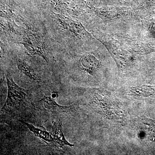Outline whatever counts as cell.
I'll return each instance as SVG.
<instances>
[{
    "mask_svg": "<svg viewBox=\"0 0 155 155\" xmlns=\"http://www.w3.org/2000/svg\"><path fill=\"white\" fill-rule=\"evenodd\" d=\"M6 77L8 92L7 101L2 109L5 111L9 110L22 104L27 96V91L16 84L10 75H6Z\"/></svg>",
    "mask_w": 155,
    "mask_h": 155,
    "instance_id": "cell-1",
    "label": "cell"
},
{
    "mask_svg": "<svg viewBox=\"0 0 155 155\" xmlns=\"http://www.w3.org/2000/svg\"><path fill=\"white\" fill-rule=\"evenodd\" d=\"M23 44L31 54L38 55L44 58L47 62L49 61L43 41L38 35L35 34H26L23 37Z\"/></svg>",
    "mask_w": 155,
    "mask_h": 155,
    "instance_id": "cell-2",
    "label": "cell"
},
{
    "mask_svg": "<svg viewBox=\"0 0 155 155\" xmlns=\"http://www.w3.org/2000/svg\"><path fill=\"white\" fill-rule=\"evenodd\" d=\"M53 142L60 147L65 145L72 147L74 145L70 144L66 140L62 130V123L61 121L53 122Z\"/></svg>",
    "mask_w": 155,
    "mask_h": 155,
    "instance_id": "cell-3",
    "label": "cell"
},
{
    "mask_svg": "<svg viewBox=\"0 0 155 155\" xmlns=\"http://www.w3.org/2000/svg\"><path fill=\"white\" fill-rule=\"evenodd\" d=\"M45 109L53 113L68 112L72 109V107H64L59 105L51 97L45 96L40 101Z\"/></svg>",
    "mask_w": 155,
    "mask_h": 155,
    "instance_id": "cell-4",
    "label": "cell"
},
{
    "mask_svg": "<svg viewBox=\"0 0 155 155\" xmlns=\"http://www.w3.org/2000/svg\"><path fill=\"white\" fill-rule=\"evenodd\" d=\"M79 64L81 69L90 74H92L99 67L98 60L93 56L90 55L81 58Z\"/></svg>",
    "mask_w": 155,
    "mask_h": 155,
    "instance_id": "cell-5",
    "label": "cell"
},
{
    "mask_svg": "<svg viewBox=\"0 0 155 155\" xmlns=\"http://www.w3.org/2000/svg\"><path fill=\"white\" fill-rule=\"evenodd\" d=\"M17 64L19 70L28 78L36 81L41 80L38 74L25 61L19 59L17 61Z\"/></svg>",
    "mask_w": 155,
    "mask_h": 155,
    "instance_id": "cell-6",
    "label": "cell"
},
{
    "mask_svg": "<svg viewBox=\"0 0 155 155\" xmlns=\"http://www.w3.org/2000/svg\"><path fill=\"white\" fill-rule=\"evenodd\" d=\"M1 8L2 14H9V17L19 13V7L14 0H1Z\"/></svg>",
    "mask_w": 155,
    "mask_h": 155,
    "instance_id": "cell-7",
    "label": "cell"
},
{
    "mask_svg": "<svg viewBox=\"0 0 155 155\" xmlns=\"http://www.w3.org/2000/svg\"><path fill=\"white\" fill-rule=\"evenodd\" d=\"M20 122H23L25 124L27 127L29 128V130L34 134L37 137L40 138L42 140H43L45 142L51 143L53 142V137L51 134L46 131L45 130L40 129V128H36L33 125L30 124L23 122L22 121H20Z\"/></svg>",
    "mask_w": 155,
    "mask_h": 155,
    "instance_id": "cell-8",
    "label": "cell"
},
{
    "mask_svg": "<svg viewBox=\"0 0 155 155\" xmlns=\"http://www.w3.org/2000/svg\"><path fill=\"white\" fill-rule=\"evenodd\" d=\"M133 93L139 97H148L153 95L155 93V89L151 86L144 85L141 87L134 89Z\"/></svg>",
    "mask_w": 155,
    "mask_h": 155,
    "instance_id": "cell-9",
    "label": "cell"
},
{
    "mask_svg": "<svg viewBox=\"0 0 155 155\" xmlns=\"http://www.w3.org/2000/svg\"><path fill=\"white\" fill-rule=\"evenodd\" d=\"M57 97H58V94L54 93V94H52L51 97L53 98H54Z\"/></svg>",
    "mask_w": 155,
    "mask_h": 155,
    "instance_id": "cell-10",
    "label": "cell"
}]
</instances>
